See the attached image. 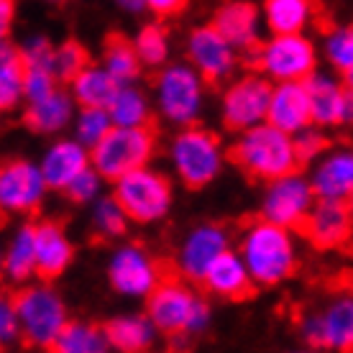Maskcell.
Returning a JSON list of instances; mask_svg holds the SVG:
<instances>
[{"label": "cell", "mask_w": 353, "mask_h": 353, "mask_svg": "<svg viewBox=\"0 0 353 353\" xmlns=\"http://www.w3.org/2000/svg\"><path fill=\"white\" fill-rule=\"evenodd\" d=\"M228 159L256 182H272L300 167L292 133L276 128L269 121L236 133V141L228 149Z\"/></svg>", "instance_id": "cell-1"}, {"label": "cell", "mask_w": 353, "mask_h": 353, "mask_svg": "<svg viewBox=\"0 0 353 353\" xmlns=\"http://www.w3.org/2000/svg\"><path fill=\"white\" fill-rule=\"evenodd\" d=\"M241 256L256 287H276L297 272V248L292 228L259 218L241 236Z\"/></svg>", "instance_id": "cell-2"}, {"label": "cell", "mask_w": 353, "mask_h": 353, "mask_svg": "<svg viewBox=\"0 0 353 353\" xmlns=\"http://www.w3.org/2000/svg\"><path fill=\"white\" fill-rule=\"evenodd\" d=\"M182 279L167 274L159 287L146 297L149 318L159 327V333L169 338L200 336L210 325V305L200 294H194Z\"/></svg>", "instance_id": "cell-3"}, {"label": "cell", "mask_w": 353, "mask_h": 353, "mask_svg": "<svg viewBox=\"0 0 353 353\" xmlns=\"http://www.w3.org/2000/svg\"><path fill=\"white\" fill-rule=\"evenodd\" d=\"M228 154L223 149L221 139L208 128L185 125L169 143V161L174 174L187 190H203L223 172Z\"/></svg>", "instance_id": "cell-4"}, {"label": "cell", "mask_w": 353, "mask_h": 353, "mask_svg": "<svg viewBox=\"0 0 353 353\" xmlns=\"http://www.w3.org/2000/svg\"><path fill=\"white\" fill-rule=\"evenodd\" d=\"M13 305L21 323V338L28 348L52 351L59 333L70 323L59 292L49 284H26L13 294Z\"/></svg>", "instance_id": "cell-5"}, {"label": "cell", "mask_w": 353, "mask_h": 353, "mask_svg": "<svg viewBox=\"0 0 353 353\" xmlns=\"http://www.w3.org/2000/svg\"><path fill=\"white\" fill-rule=\"evenodd\" d=\"M205 77L190 62L164 64L154 82L159 115L172 125H192L205 108Z\"/></svg>", "instance_id": "cell-6"}, {"label": "cell", "mask_w": 353, "mask_h": 353, "mask_svg": "<svg viewBox=\"0 0 353 353\" xmlns=\"http://www.w3.org/2000/svg\"><path fill=\"white\" fill-rule=\"evenodd\" d=\"M154 146L157 136L151 125H113L105 139L90 149V157L92 167L108 182H115L133 169L146 167L154 157Z\"/></svg>", "instance_id": "cell-7"}, {"label": "cell", "mask_w": 353, "mask_h": 353, "mask_svg": "<svg viewBox=\"0 0 353 353\" xmlns=\"http://www.w3.org/2000/svg\"><path fill=\"white\" fill-rule=\"evenodd\" d=\"M113 194L123 205L131 223L151 225L172 210V185L161 172L139 167L113 182Z\"/></svg>", "instance_id": "cell-8"}, {"label": "cell", "mask_w": 353, "mask_h": 353, "mask_svg": "<svg viewBox=\"0 0 353 353\" xmlns=\"http://www.w3.org/2000/svg\"><path fill=\"white\" fill-rule=\"evenodd\" d=\"M254 64L272 82L307 80L318 72V52L305 34H272L254 49Z\"/></svg>", "instance_id": "cell-9"}, {"label": "cell", "mask_w": 353, "mask_h": 353, "mask_svg": "<svg viewBox=\"0 0 353 353\" xmlns=\"http://www.w3.org/2000/svg\"><path fill=\"white\" fill-rule=\"evenodd\" d=\"M274 82L261 72H248L243 77H236L221 97V121L233 133L269 121V105H272Z\"/></svg>", "instance_id": "cell-10"}, {"label": "cell", "mask_w": 353, "mask_h": 353, "mask_svg": "<svg viewBox=\"0 0 353 353\" xmlns=\"http://www.w3.org/2000/svg\"><path fill=\"white\" fill-rule=\"evenodd\" d=\"M167 276V266L139 243H123L110 254L108 282L123 297H149Z\"/></svg>", "instance_id": "cell-11"}, {"label": "cell", "mask_w": 353, "mask_h": 353, "mask_svg": "<svg viewBox=\"0 0 353 353\" xmlns=\"http://www.w3.org/2000/svg\"><path fill=\"white\" fill-rule=\"evenodd\" d=\"M315 203H318V194H315L310 176L294 169V172H287V174L266 182V192L261 200V218L276 223V225H284V228L297 230Z\"/></svg>", "instance_id": "cell-12"}, {"label": "cell", "mask_w": 353, "mask_h": 353, "mask_svg": "<svg viewBox=\"0 0 353 353\" xmlns=\"http://www.w3.org/2000/svg\"><path fill=\"white\" fill-rule=\"evenodd\" d=\"M300 333L310 348L353 351V292H341L323 307L305 315Z\"/></svg>", "instance_id": "cell-13"}, {"label": "cell", "mask_w": 353, "mask_h": 353, "mask_svg": "<svg viewBox=\"0 0 353 353\" xmlns=\"http://www.w3.org/2000/svg\"><path fill=\"white\" fill-rule=\"evenodd\" d=\"M49 190L41 164L8 159L0 169V208L13 215H31L41 208Z\"/></svg>", "instance_id": "cell-14"}, {"label": "cell", "mask_w": 353, "mask_h": 353, "mask_svg": "<svg viewBox=\"0 0 353 353\" xmlns=\"http://www.w3.org/2000/svg\"><path fill=\"white\" fill-rule=\"evenodd\" d=\"M187 62L203 74L208 85H221L236 72L239 49L208 23L192 28V34L187 36Z\"/></svg>", "instance_id": "cell-15"}, {"label": "cell", "mask_w": 353, "mask_h": 353, "mask_svg": "<svg viewBox=\"0 0 353 353\" xmlns=\"http://www.w3.org/2000/svg\"><path fill=\"white\" fill-rule=\"evenodd\" d=\"M318 251H333L353 239V212L343 200H320L297 228Z\"/></svg>", "instance_id": "cell-16"}, {"label": "cell", "mask_w": 353, "mask_h": 353, "mask_svg": "<svg viewBox=\"0 0 353 353\" xmlns=\"http://www.w3.org/2000/svg\"><path fill=\"white\" fill-rule=\"evenodd\" d=\"M228 251V230L215 223H203L185 236L176 251L174 269L190 282H203L212 261Z\"/></svg>", "instance_id": "cell-17"}, {"label": "cell", "mask_w": 353, "mask_h": 353, "mask_svg": "<svg viewBox=\"0 0 353 353\" xmlns=\"http://www.w3.org/2000/svg\"><path fill=\"white\" fill-rule=\"evenodd\" d=\"M310 108H312V123L320 128H336V125L353 123V90L345 80H338L327 72H312L307 80Z\"/></svg>", "instance_id": "cell-18"}, {"label": "cell", "mask_w": 353, "mask_h": 353, "mask_svg": "<svg viewBox=\"0 0 353 353\" xmlns=\"http://www.w3.org/2000/svg\"><path fill=\"white\" fill-rule=\"evenodd\" d=\"M310 182L320 200L348 203V197L353 194V146L348 143L327 146L312 164Z\"/></svg>", "instance_id": "cell-19"}, {"label": "cell", "mask_w": 353, "mask_h": 353, "mask_svg": "<svg viewBox=\"0 0 353 353\" xmlns=\"http://www.w3.org/2000/svg\"><path fill=\"white\" fill-rule=\"evenodd\" d=\"M261 18L264 13H259V8L248 0H228L212 16V26L218 28L230 44L239 52L254 54L259 44H261Z\"/></svg>", "instance_id": "cell-20"}, {"label": "cell", "mask_w": 353, "mask_h": 353, "mask_svg": "<svg viewBox=\"0 0 353 353\" xmlns=\"http://www.w3.org/2000/svg\"><path fill=\"white\" fill-rule=\"evenodd\" d=\"M203 287L210 292L212 297H221L228 302H241L251 297L256 290V282L248 272L246 261L241 251H225L212 261L208 274L203 276Z\"/></svg>", "instance_id": "cell-21"}, {"label": "cell", "mask_w": 353, "mask_h": 353, "mask_svg": "<svg viewBox=\"0 0 353 353\" xmlns=\"http://www.w3.org/2000/svg\"><path fill=\"white\" fill-rule=\"evenodd\" d=\"M269 123L287 133L302 131L312 123V108H310V92L305 80L274 82L272 105H269Z\"/></svg>", "instance_id": "cell-22"}, {"label": "cell", "mask_w": 353, "mask_h": 353, "mask_svg": "<svg viewBox=\"0 0 353 353\" xmlns=\"http://www.w3.org/2000/svg\"><path fill=\"white\" fill-rule=\"evenodd\" d=\"M39 164H41L49 190H62L64 192L72 185V179L92 164V157H90L88 146L77 139H62V141H54L44 151Z\"/></svg>", "instance_id": "cell-23"}, {"label": "cell", "mask_w": 353, "mask_h": 353, "mask_svg": "<svg viewBox=\"0 0 353 353\" xmlns=\"http://www.w3.org/2000/svg\"><path fill=\"white\" fill-rule=\"evenodd\" d=\"M72 259H74V246H72L67 230L62 228V223H36V269H39V276L57 279L72 264Z\"/></svg>", "instance_id": "cell-24"}, {"label": "cell", "mask_w": 353, "mask_h": 353, "mask_svg": "<svg viewBox=\"0 0 353 353\" xmlns=\"http://www.w3.org/2000/svg\"><path fill=\"white\" fill-rule=\"evenodd\" d=\"M74 95L67 90L57 88L52 95L26 103L23 108V125L28 131L39 133V136H52V133L64 131L72 123L74 115Z\"/></svg>", "instance_id": "cell-25"}, {"label": "cell", "mask_w": 353, "mask_h": 353, "mask_svg": "<svg viewBox=\"0 0 353 353\" xmlns=\"http://www.w3.org/2000/svg\"><path fill=\"white\" fill-rule=\"evenodd\" d=\"M3 272L10 284H26L36 269V223H21L16 233L10 236L6 256H3Z\"/></svg>", "instance_id": "cell-26"}, {"label": "cell", "mask_w": 353, "mask_h": 353, "mask_svg": "<svg viewBox=\"0 0 353 353\" xmlns=\"http://www.w3.org/2000/svg\"><path fill=\"white\" fill-rule=\"evenodd\" d=\"M108 338H110V348L123 353H141L149 351L154 341H157V330L159 327L154 325V320L146 315H121V318H113L105 325Z\"/></svg>", "instance_id": "cell-27"}, {"label": "cell", "mask_w": 353, "mask_h": 353, "mask_svg": "<svg viewBox=\"0 0 353 353\" xmlns=\"http://www.w3.org/2000/svg\"><path fill=\"white\" fill-rule=\"evenodd\" d=\"M118 90H121V82L103 64H88L70 82V92L80 108H108Z\"/></svg>", "instance_id": "cell-28"}, {"label": "cell", "mask_w": 353, "mask_h": 353, "mask_svg": "<svg viewBox=\"0 0 353 353\" xmlns=\"http://www.w3.org/2000/svg\"><path fill=\"white\" fill-rule=\"evenodd\" d=\"M315 16V0H264V23L272 34H305Z\"/></svg>", "instance_id": "cell-29"}, {"label": "cell", "mask_w": 353, "mask_h": 353, "mask_svg": "<svg viewBox=\"0 0 353 353\" xmlns=\"http://www.w3.org/2000/svg\"><path fill=\"white\" fill-rule=\"evenodd\" d=\"M21 103H26V64H23L18 46L3 41L0 46V108L10 113Z\"/></svg>", "instance_id": "cell-30"}, {"label": "cell", "mask_w": 353, "mask_h": 353, "mask_svg": "<svg viewBox=\"0 0 353 353\" xmlns=\"http://www.w3.org/2000/svg\"><path fill=\"white\" fill-rule=\"evenodd\" d=\"M100 64H103L121 85L136 82L143 70V62H141V57H139V52H136V44L128 41V39H123L121 34L108 36L105 46H103V62Z\"/></svg>", "instance_id": "cell-31"}, {"label": "cell", "mask_w": 353, "mask_h": 353, "mask_svg": "<svg viewBox=\"0 0 353 353\" xmlns=\"http://www.w3.org/2000/svg\"><path fill=\"white\" fill-rule=\"evenodd\" d=\"M110 348L105 327L95 323H82V320H70L64 330L59 333L52 351L57 353H105Z\"/></svg>", "instance_id": "cell-32"}, {"label": "cell", "mask_w": 353, "mask_h": 353, "mask_svg": "<svg viewBox=\"0 0 353 353\" xmlns=\"http://www.w3.org/2000/svg\"><path fill=\"white\" fill-rule=\"evenodd\" d=\"M108 113L113 118V125H151L149 97L141 88H136V82L121 85L113 103L108 105Z\"/></svg>", "instance_id": "cell-33"}, {"label": "cell", "mask_w": 353, "mask_h": 353, "mask_svg": "<svg viewBox=\"0 0 353 353\" xmlns=\"http://www.w3.org/2000/svg\"><path fill=\"white\" fill-rule=\"evenodd\" d=\"M128 212L123 210V205L118 203V197H97L92 203V230L100 241H115L125 236L128 230Z\"/></svg>", "instance_id": "cell-34"}, {"label": "cell", "mask_w": 353, "mask_h": 353, "mask_svg": "<svg viewBox=\"0 0 353 353\" xmlns=\"http://www.w3.org/2000/svg\"><path fill=\"white\" fill-rule=\"evenodd\" d=\"M143 67H164L169 59V34L161 23H146L133 39Z\"/></svg>", "instance_id": "cell-35"}, {"label": "cell", "mask_w": 353, "mask_h": 353, "mask_svg": "<svg viewBox=\"0 0 353 353\" xmlns=\"http://www.w3.org/2000/svg\"><path fill=\"white\" fill-rule=\"evenodd\" d=\"M110 128H113V118L108 113V108H80V113L74 118V139L85 143L88 149L103 141Z\"/></svg>", "instance_id": "cell-36"}, {"label": "cell", "mask_w": 353, "mask_h": 353, "mask_svg": "<svg viewBox=\"0 0 353 353\" xmlns=\"http://www.w3.org/2000/svg\"><path fill=\"white\" fill-rule=\"evenodd\" d=\"M323 52H325L327 64L341 74L348 67H353V23L330 28L323 41Z\"/></svg>", "instance_id": "cell-37"}, {"label": "cell", "mask_w": 353, "mask_h": 353, "mask_svg": "<svg viewBox=\"0 0 353 353\" xmlns=\"http://www.w3.org/2000/svg\"><path fill=\"white\" fill-rule=\"evenodd\" d=\"M88 64V49L80 41H62V44L57 46V52H54V74L59 77V82L70 85Z\"/></svg>", "instance_id": "cell-38"}, {"label": "cell", "mask_w": 353, "mask_h": 353, "mask_svg": "<svg viewBox=\"0 0 353 353\" xmlns=\"http://www.w3.org/2000/svg\"><path fill=\"white\" fill-rule=\"evenodd\" d=\"M292 141H294V151H297V159H300V167L302 164H310V161H315L327 149V139L323 128L315 123L305 125L302 131H297L292 136Z\"/></svg>", "instance_id": "cell-39"}, {"label": "cell", "mask_w": 353, "mask_h": 353, "mask_svg": "<svg viewBox=\"0 0 353 353\" xmlns=\"http://www.w3.org/2000/svg\"><path fill=\"white\" fill-rule=\"evenodd\" d=\"M103 179L105 176L100 174L92 164H90L82 174H77L74 179H72V185L64 190L67 192V197H70L72 203H80V205H85V203H95L97 197H100V187H103Z\"/></svg>", "instance_id": "cell-40"}, {"label": "cell", "mask_w": 353, "mask_h": 353, "mask_svg": "<svg viewBox=\"0 0 353 353\" xmlns=\"http://www.w3.org/2000/svg\"><path fill=\"white\" fill-rule=\"evenodd\" d=\"M18 49H21V57H23L26 67H46V70H54V52H57V46L46 36H31Z\"/></svg>", "instance_id": "cell-41"}, {"label": "cell", "mask_w": 353, "mask_h": 353, "mask_svg": "<svg viewBox=\"0 0 353 353\" xmlns=\"http://www.w3.org/2000/svg\"><path fill=\"white\" fill-rule=\"evenodd\" d=\"M59 88V77L46 67H26V103L41 100Z\"/></svg>", "instance_id": "cell-42"}, {"label": "cell", "mask_w": 353, "mask_h": 353, "mask_svg": "<svg viewBox=\"0 0 353 353\" xmlns=\"http://www.w3.org/2000/svg\"><path fill=\"white\" fill-rule=\"evenodd\" d=\"M0 341H3L6 348L10 343H16V341H23L21 338V323H18L13 297H3V302H0Z\"/></svg>", "instance_id": "cell-43"}, {"label": "cell", "mask_w": 353, "mask_h": 353, "mask_svg": "<svg viewBox=\"0 0 353 353\" xmlns=\"http://www.w3.org/2000/svg\"><path fill=\"white\" fill-rule=\"evenodd\" d=\"M187 3L190 0H146V8L151 13H157L159 18H169V16H176V13H182L187 8Z\"/></svg>", "instance_id": "cell-44"}, {"label": "cell", "mask_w": 353, "mask_h": 353, "mask_svg": "<svg viewBox=\"0 0 353 353\" xmlns=\"http://www.w3.org/2000/svg\"><path fill=\"white\" fill-rule=\"evenodd\" d=\"M13 18H16V3L13 0H0V34H3V39L8 36Z\"/></svg>", "instance_id": "cell-45"}, {"label": "cell", "mask_w": 353, "mask_h": 353, "mask_svg": "<svg viewBox=\"0 0 353 353\" xmlns=\"http://www.w3.org/2000/svg\"><path fill=\"white\" fill-rule=\"evenodd\" d=\"M115 3L128 10V13H139V10L146 8V0H115Z\"/></svg>", "instance_id": "cell-46"}, {"label": "cell", "mask_w": 353, "mask_h": 353, "mask_svg": "<svg viewBox=\"0 0 353 353\" xmlns=\"http://www.w3.org/2000/svg\"><path fill=\"white\" fill-rule=\"evenodd\" d=\"M343 80H345V85L353 90V67H348V70L343 72Z\"/></svg>", "instance_id": "cell-47"}, {"label": "cell", "mask_w": 353, "mask_h": 353, "mask_svg": "<svg viewBox=\"0 0 353 353\" xmlns=\"http://www.w3.org/2000/svg\"><path fill=\"white\" fill-rule=\"evenodd\" d=\"M348 208H351V212H353V194L348 197Z\"/></svg>", "instance_id": "cell-48"}]
</instances>
